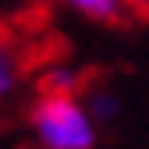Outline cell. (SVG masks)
<instances>
[{
	"instance_id": "1",
	"label": "cell",
	"mask_w": 149,
	"mask_h": 149,
	"mask_svg": "<svg viewBox=\"0 0 149 149\" xmlns=\"http://www.w3.org/2000/svg\"><path fill=\"white\" fill-rule=\"evenodd\" d=\"M36 149H96L100 121L74 92H43L29 110Z\"/></svg>"
},
{
	"instance_id": "2",
	"label": "cell",
	"mask_w": 149,
	"mask_h": 149,
	"mask_svg": "<svg viewBox=\"0 0 149 149\" xmlns=\"http://www.w3.org/2000/svg\"><path fill=\"white\" fill-rule=\"evenodd\" d=\"M25 82V68H22V57H18V50L7 46L0 39V107L11 103L18 96V89Z\"/></svg>"
},
{
	"instance_id": "3",
	"label": "cell",
	"mask_w": 149,
	"mask_h": 149,
	"mask_svg": "<svg viewBox=\"0 0 149 149\" xmlns=\"http://www.w3.org/2000/svg\"><path fill=\"white\" fill-rule=\"evenodd\" d=\"M57 4L89 22H117L124 14V0H57Z\"/></svg>"
},
{
	"instance_id": "4",
	"label": "cell",
	"mask_w": 149,
	"mask_h": 149,
	"mask_svg": "<svg viewBox=\"0 0 149 149\" xmlns=\"http://www.w3.org/2000/svg\"><path fill=\"white\" fill-rule=\"evenodd\" d=\"M124 14H135L149 22V0H124Z\"/></svg>"
}]
</instances>
